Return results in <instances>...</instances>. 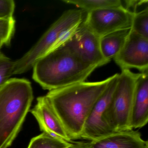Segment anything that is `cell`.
Instances as JSON below:
<instances>
[{
  "label": "cell",
  "instance_id": "6da1fadb",
  "mask_svg": "<svg viewBox=\"0 0 148 148\" xmlns=\"http://www.w3.org/2000/svg\"><path fill=\"white\" fill-rule=\"evenodd\" d=\"M112 78L80 82L49 91L46 95L71 140L81 138L93 106Z\"/></svg>",
  "mask_w": 148,
  "mask_h": 148
},
{
  "label": "cell",
  "instance_id": "7a4b0ae2",
  "mask_svg": "<svg viewBox=\"0 0 148 148\" xmlns=\"http://www.w3.org/2000/svg\"><path fill=\"white\" fill-rule=\"evenodd\" d=\"M97 68L83 62L62 46L36 61L33 78L43 89L50 91L84 82Z\"/></svg>",
  "mask_w": 148,
  "mask_h": 148
},
{
  "label": "cell",
  "instance_id": "3957f363",
  "mask_svg": "<svg viewBox=\"0 0 148 148\" xmlns=\"http://www.w3.org/2000/svg\"><path fill=\"white\" fill-rule=\"evenodd\" d=\"M33 99L31 82L25 79L10 78L0 87V148L12 144Z\"/></svg>",
  "mask_w": 148,
  "mask_h": 148
},
{
  "label": "cell",
  "instance_id": "277c9868",
  "mask_svg": "<svg viewBox=\"0 0 148 148\" xmlns=\"http://www.w3.org/2000/svg\"><path fill=\"white\" fill-rule=\"evenodd\" d=\"M85 13L80 9L65 12L27 52L14 61L13 74L27 72L42 56L64 45L84 19Z\"/></svg>",
  "mask_w": 148,
  "mask_h": 148
},
{
  "label": "cell",
  "instance_id": "5b68a950",
  "mask_svg": "<svg viewBox=\"0 0 148 148\" xmlns=\"http://www.w3.org/2000/svg\"><path fill=\"white\" fill-rule=\"evenodd\" d=\"M140 73L123 70L111 101L105 115L106 122L112 131L132 130L131 116L137 82Z\"/></svg>",
  "mask_w": 148,
  "mask_h": 148
},
{
  "label": "cell",
  "instance_id": "8992f818",
  "mask_svg": "<svg viewBox=\"0 0 148 148\" xmlns=\"http://www.w3.org/2000/svg\"><path fill=\"white\" fill-rule=\"evenodd\" d=\"M134 13L124 6L86 13L84 22L99 38L114 32L131 29Z\"/></svg>",
  "mask_w": 148,
  "mask_h": 148
},
{
  "label": "cell",
  "instance_id": "52a82bcc",
  "mask_svg": "<svg viewBox=\"0 0 148 148\" xmlns=\"http://www.w3.org/2000/svg\"><path fill=\"white\" fill-rule=\"evenodd\" d=\"M100 38L86 26L83 21L73 36L63 46L83 62L99 67L110 61L102 55Z\"/></svg>",
  "mask_w": 148,
  "mask_h": 148
},
{
  "label": "cell",
  "instance_id": "ba28073f",
  "mask_svg": "<svg viewBox=\"0 0 148 148\" xmlns=\"http://www.w3.org/2000/svg\"><path fill=\"white\" fill-rule=\"evenodd\" d=\"M118 73L112 78L93 106L86 120L81 138L92 141L113 132L106 122L105 115L111 101L118 80Z\"/></svg>",
  "mask_w": 148,
  "mask_h": 148
},
{
  "label": "cell",
  "instance_id": "9c48e42d",
  "mask_svg": "<svg viewBox=\"0 0 148 148\" xmlns=\"http://www.w3.org/2000/svg\"><path fill=\"white\" fill-rule=\"evenodd\" d=\"M113 59L121 71L136 68L141 73L148 71V39L131 29L124 45Z\"/></svg>",
  "mask_w": 148,
  "mask_h": 148
},
{
  "label": "cell",
  "instance_id": "30bf717a",
  "mask_svg": "<svg viewBox=\"0 0 148 148\" xmlns=\"http://www.w3.org/2000/svg\"><path fill=\"white\" fill-rule=\"evenodd\" d=\"M37 101L30 112L38 121L41 131L51 136L72 143L46 96L39 97Z\"/></svg>",
  "mask_w": 148,
  "mask_h": 148
},
{
  "label": "cell",
  "instance_id": "8fae6325",
  "mask_svg": "<svg viewBox=\"0 0 148 148\" xmlns=\"http://www.w3.org/2000/svg\"><path fill=\"white\" fill-rule=\"evenodd\" d=\"M85 148H148V141L133 130L114 132L84 143Z\"/></svg>",
  "mask_w": 148,
  "mask_h": 148
},
{
  "label": "cell",
  "instance_id": "7c38bea8",
  "mask_svg": "<svg viewBox=\"0 0 148 148\" xmlns=\"http://www.w3.org/2000/svg\"><path fill=\"white\" fill-rule=\"evenodd\" d=\"M148 121V71L140 73L134 93L131 116L132 129L144 127Z\"/></svg>",
  "mask_w": 148,
  "mask_h": 148
},
{
  "label": "cell",
  "instance_id": "4fadbf2b",
  "mask_svg": "<svg viewBox=\"0 0 148 148\" xmlns=\"http://www.w3.org/2000/svg\"><path fill=\"white\" fill-rule=\"evenodd\" d=\"M131 29L114 32L100 38V50L102 55L110 61L120 51L130 34Z\"/></svg>",
  "mask_w": 148,
  "mask_h": 148
},
{
  "label": "cell",
  "instance_id": "5bb4252c",
  "mask_svg": "<svg viewBox=\"0 0 148 148\" xmlns=\"http://www.w3.org/2000/svg\"><path fill=\"white\" fill-rule=\"evenodd\" d=\"M63 1L74 5L86 13L104 8L123 6L120 0H64Z\"/></svg>",
  "mask_w": 148,
  "mask_h": 148
},
{
  "label": "cell",
  "instance_id": "9a60e30c",
  "mask_svg": "<svg viewBox=\"0 0 148 148\" xmlns=\"http://www.w3.org/2000/svg\"><path fill=\"white\" fill-rule=\"evenodd\" d=\"M72 143L53 137L42 132L31 139L27 148H67Z\"/></svg>",
  "mask_w": 148,
  "mask_h": 148
},
{
  "label": "cell",
  "instance_id": "2e32d148",
  "mask_svg": "<svg viewBox=\"0 0 148 148\" xmlns=\"http://www.w3.org/2000/svg\"><path fill=\"white\" fill-rule=\"evenodd\" d=\"M132 30L138 34L148 39V8L134 13Z\"/></svg>",
  "mask_w": 148,
  "mask_h": 148
},
{
  "label": "cell",
  "instance_id": "e0dca14e",
  "mask_svg": "<svg viewBox=\"0 0 148 148\" xmlns=\"http://www.w3.org/2000/svg\"><path fill=\"white\" fill-rule=\"evenodd\" d=\"M15 21L10 19H0V40L4 45L9 46L15 32Z\"/></svg>",
  "mask_w": 148,
  "mask_h": 148
},
{
  "label": "cell",
  "instance_id": "ac0fdd59",
  "mask_svg": "<svg viewBox=\"0 0 148 148\" xmlns=\"http://www.w3.org/2000/svg\"><path fill=\"white\" fill-rule=\"evenodd\" d=\"M14 61L0 53V87L13 75Z\"/></svg>",
  "mask_w": 148,
  "mask_h": 148
},
{
  "label": "cell",
  "instance_id": "d6986e66",
  "mask_svg": "<svg viewBox=\"0 0 148 148\" xmlns=\"http://www.w3.org/2000/svg\"><path fill=\"white\" fill-rule=\"evenodd\" d=\"M15 2L13 0H0V19L13 18Z\"/></svg>",
  "mask_w": 148,
  "mask_h": 148
},
{
  "label": "cell",
  "instance_id": "ffe728a7",
  "mask_svg": "<svg viewBox=\"0 0 148 148\" xmlns=\"http://www.w3.org/2000/svg\"><path fill=\"white\" fill-rule=\"evenodd\" d=\"M145 2H148L147 1H125V8L130 11V9H133V12H136V10L138 7L145 4Z\"/></svg>",
  "mask_w": 148,
  "mask_h": 148
},
{
  "label": "cell",
  "instance_id": "44dd1931",
  "mask_svg": "<svg viewBox=\"0 0 148 148\" xmlns=\"http://www.w3.org/2000/svg\"><path fill=\"white\" fill-rule=\"evenodd\" d=\"M67 148H85L84 143L78 142L72 143Z\"/></svg>",
  "mask_w": 148,
  "mask_h": 148
},
{
  "label": "cell",
  "instance_id": "7402d4cb",
  "mask_svg": "<svg viewBox=\"0 0 148 148\" xmlns=\"http://www.w3.org/2000/svg\"><path fill=\"white\" fill-rule=\"evenodd\" d=\"M3 45H4V44H3V42L1 40H0V50L1 49V47L3 46ZM0 53H1V52H0Z\"/></svg>",
  "mask_w": 148,
  "mask_h": 148
}]
</instances>
